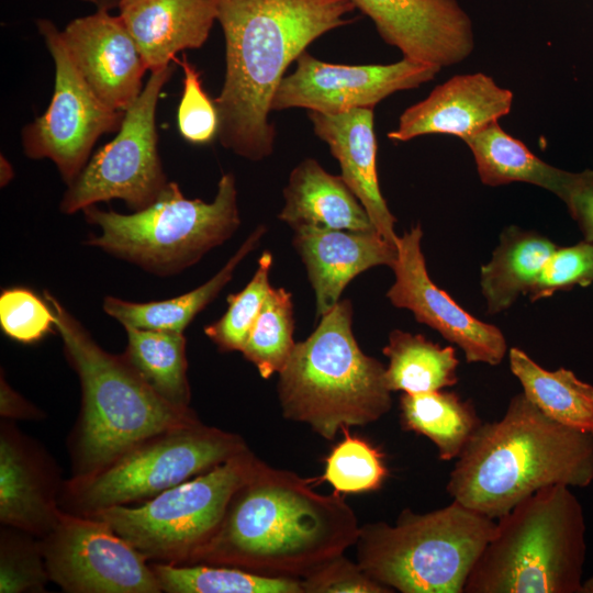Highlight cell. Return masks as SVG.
<instances>
[{
	"mask_svg": "<svg viewBox=\"0 0 593 593\" xmlns=\"http://www.w3.org/2000/svg\"><path fill=\"white\" fill-rule=\"evenodd\" d=\"M225 78L214 100L222 146L249 160L271 155V102L288 66L317 37L350 23V0H216Z\"/></svg>",
	"mask_w": 593,
	"mask_h": 593,
	"instance_id": "obj_1",
	"label": "cell"
},
{
	"mask_svg": "<svg viewBox=\"0 0 593 593\" xmlns=\"http://www.w3.org/2000/svg\"><path fill=\"white\" fill-rule=\"evenodd\" d=\"M359 536L349 507L294 474L259 465L191 561L298 573L322 569Z\"/></svg>",
	"mask_w": 593,
	"mask_h": 593,
	"instance_id": "obj_2",
	"label": "cell"
},
{
	"mask_svg": "<svg viewBox=\"0 0 593 593\" xmlns=\"http://www.w3.org/2000/svg\"><path fill=\"white\" fill-rule=\"evenodd\" d=\"M592 481L593 434L552 421L522 392L501 419L474 432L446 490L452 500L495 519L541 488H584Z\"/></svg>",
	"mask_w": 593,
	"mask_h": 593,
	"instance_id": "obj_3",
	"label": "cell"
},
{
	"mask_svg": "<svg viewBox=\"0 0 593 593\" xmlns=\"http://www.w3.org/2000/svg\"><path fill=\"white\" fill-rule=\"evenodd\" d=\"M44 296L81 385L74 477L102 469L153 436L199 422L189 406L176 405L155 391L123 355L102 349L51 292L44 291Z\"/></svg>",
	"mask_w": 593,
	"mask_h": 593,
	"instance_id": "obj_4",
	"label": "cell"
},
{
	"mask_svg": "<svg viewBox=\"0 0 593 593\" xmlns=\"http://www.w3.org/2000/svg\"><path fill=\"white\" fill-rule=\"evenodd\" d=\"M585 551L583 511L570 486L541 488L497 518L463 593H580Z\"/></svg>",
	"mask_w": 593,
	"mask_h": 593,
	"instance_id": "obj_5",
	"label": "cell"
},
{
	"mask_svg": "<svg viewBox=\"0 0 593 593\" xmlns=\"http://www.w3.org/2000/svg\"><path fill=\"white\" fill-rule=\"evenodd\" d=\"M351 325V303L342 300L295 344L279 372L283 415L309 424L326 439L339 428L378 421L392 404L385 368L360 349Z\"/></svg>",
	"mask_w": 593,
	"mask_h": 593,
	"instance_id": "obj_6",
	"label": "cell"
},
{
	"mask_svg": "<svg viewBox=\"0 0 593 593\" xmlns=\"http://www.w3.org/2000/svg\"><path fill=\"white\" fill-rule=\"evenodd\" d=\"M496 522L460 502L426 514L405 510L396 524L359 529V568L403 593H463Z\"/></svg>",
	"mask_w": 593,
	"mask_h": 593,
	"instance_id": "obj_7",
	"label": "cell"
},
{
	"mask_svg": "<svg viewBox=\"0 0 593 593\" xmlns=\"http://www.w3.org/2000/svg\"><path fill=\"white\" fill-rule=\"evenodd\" d=\"M99 227L88 245L132 262L157 276H171L198 262L238 228L237 189L233 174H223L214 200L188 199L169 181L148 208L132 214L104 211L96 204L82 210Z\"/></svg>",
	"mask_w": 593,
	"mask_h": 593,
	"instance_id": "obj_8",
	"label": "cell"
},
{
	"mask_svg": "<svg viewBox=\"0 0 593 593\" xmlns=\"http://www.w3.org/2000/svg\"><path fill=\"white\" fill-rule=\"evenodd\" d=\"M259 465L245 450L138 506H111L87 516L107 522L147 559L178 564L192 560L212 538L233 495Z\"/></svg>",
	"mask_w": 593,
	"mask_h": 593,
	"instance_id": "obj_9",
	"label": "cell"
},
{
	"mask_svg": "<svg viewBox=\"0 0 593 593\" xmlns=\"http://www.w3.org/2000/svg\"><path fill=\"white\" fill-rule=\"evenodd\" d=\"M247 450L234 434L200 422L153 436L65 488L74 514L147 501Z\"/></svg>",
	"mask_w": 593,
	"mask_h": 593,
	"instance_id": "obj_10",
	"label": "cell"
},
{
	"mask_svg": "<svg viewBox=\"0 0 593 593\" xmlns=\"http://www.w3.org/2000/svg\"><path fill=\"white\" fill-rule=\"evenodd\" d=\"M176 66L150 71L141 94L126 109L116 136L101 147L67 186L59 204L72 214L98 202L123 200L136 211L152 205L168 184L158 154L156 109Z\"/></svg>",
	"mask_w": 593,
	"mask_h": 593,
	"instance_id": "obj_11",
	"label": "cell"
},
{
	"mask_svg": "<svg viewBox=\"0 0 593 593\" xmlns=\"http://www.w3.org/2000/svg\"><path fill=\"white\" fill-rule=\"evenodd\" d=\"M36 24L54 60L55 85L46 111L22 128L21 143L29 158L51 159L68 186L87 165L98 138L119 131L125 112L96 96L52 21L41 19Z\"/></svg>",
	"mask_w": 593,
	"mask_h": 593,
	"instance_id": "obj_12",
	"label": "cell"
},
{
	"mask_svg": "<svg viewBox=\"0 0 593 593\" xmlns=\"http://www.w3.org/2000/svg\"><path fill=\"white\" fill-rule=\"evenodd\" d=\"M43 538L48 578L66 592H161L147 558L100 518L59 510Z\"/></svg>",
	"mask_w": 593,
	"mask_h": 593,
	"instance_id": "obj_13",
	"label": "cell"
},
{
	"mask_svg": "<svg viewBox=\"0 0 593 593\" xmlns=\"http://www.w3.org/2000/svg\"><path fill=\"white\" fill-rule=\"evenodd\" d=\"M295 70L282 78L271 111L302 108L338 114L373 109L387 97L417 88L439 72L440 67L403 57L387 65H343L316 59L304 51Z\"/></svg>",
	"mask_w": 593,
	"mask_h": 593,
	"instance_id": "obj_14",
	"label": "cell"
},
{
	"mask_svg": "<svg viewBox=\"0 0 593 593\" xmlns=\"http://www.w3.org/2000/svg\"><path fill=\"white\" fill-rule=\"evenodd\" d=\"M422 237L419 224L399 236L398 257L392 266L394 282L387 298L392 305L411 311L417 322L456 344L468 362L501 363L507 353L502 331L470 314L433 282L422 251Z\"/></svg>",
	"mask_w": 593,
	"mask_h": 593,
	"instance_id": "obj_15",
	"label": "cell"
},
{
	"mask_svg": "<svg viewBox=\"0 0 593 593\" xmlns=\"http://www.w3.org/2000/svg\"><path fill=\"white\" fill-rule=\"evenodd\" d=\"M403 57L443 67L474 49L473 25L457 0H350Z\"/></svg>",
	"mask_w": 593,
	"mask_h": 593,
	"instance_id": "obj_16",
	"label": "cell"
},
{
	"mask_svg": "<svg viewBox=\"0 0 593 593\" xmlns=\"http://www.w3.org/2000/svg\"><path fill=\"white\" fill-rule=\"evenodd\" d=\"M61 37L96 96L110 108L125 112L141 94L148 69L120 16L97 10L70 21Z\"/></svg>",
	"mask_w": 593,
	"mask_h": 593,
	"instance_id": "obj_17",
	"label": "cell"
},
{
	"mask_svg": "<svg viewBox=\"0 0 593 593\" xmlns=\"http://www.w3.org/2000/svg\"><path fill=\"white\" fill-rule=\"evenodd\" d=\"M512 103V91L491 76L457 75L407 108L388 137L406 142L427 134H447L465 141L508 114Z\"/></svg>",
	"mask_w": 593,
	"mask_h": 593,
	"instance_id": "obj_18",
	"label": "cell"
},
{
	"mask_svg": "<svg viewBox=\"0 0 593 593\" xmlns=\"http://www.w3.org/2000/svg\"><path fill=\"white\" fill-rule=\"evenodd\" d=\"M293 231L292 244L306 268L320 317L339 302L345 287L356 276L376 266L392 268L398 257V246L376 230L299 225Z\"/></svg>",
	"mask_w": 593,
	"mask_h": 593,
	"instance_id": "obj_19",
	"label": "cell"
},
{
	"mask_svg": "<svg viewBox=\"0 0 593 593\" xmlns=\"http://www.w3.org/2000/svg\"><path fill=\"white\" fill-rule=\"evenodd\" d=\"M314 134L338 160L342 177L367 211L376 231L398 246L395 217L381 194L377 171V138L373 109L338 114L309 111Z\"/></svg>",
	"mask_w": 593,
	"mask_h": 593,
	"instance_id": "obj_20",
	"label": "cell"
},
{
	"mask_svg": "<svg viewBox=\"0 0 593 593\" xmlns=\"http://www.w3.org/2000/svg\"><path fill=\"white\" fill-rule=\"evenodd\" d=\"M118 9L149 71L200 48L217 18L216 0H121Z\"/></svg>",
	"mask_w": 593,
	"mask_h": 593,
	"instance_id": "obj_21",
	"label": "cell"
},
{
	"mask_svg": "<svg viewBox=\"0 0 593 593\" xmlns=\"http://www.w3.org/2000/svg\"><path fill=\"white\" fill-rule=\"evenodd\" d=\"M463 142L472 153L480 180L490 187L530 183L553 193L567 205L578 191L593 184V169L572 172L557 168L506 133L499 122Z\"/></svg>",
	"mask_w": 593,
	"mask_h": 593,
	"instance_id": "obj_22",
	"label": "cell"
},
{
	"mask_svg": "<svg viewBox=\"0 0 593 593\" xmlns=\"http://www.w3.org/2000/svg\"><path fill=\"white\" fill-rule=\"evenodd\" d=\"M278 219L292 228L316 225L346 231L376 230L367 211L342 176L327 172L315 159L302 160L283 189Z\"/></svg>",
	"mask_w": 593,
	"mask_h": 593,
	"instance_id": "obj_23",
	"label": "cell"
},
{
	"mask_svg": "<svg viewBox=\"0 0 593 593\" xmlns=\"http://www.w3.org/2000/svg\"><path fill=\"white\" fill-rule=\"evenodd\" d=\"M59 510L40 460L13 430L0 437V519L25 533L46 536Z\"/></svg>",
	"mask_w": 593,
	"mask_h": 593,
	"instance_id": "obj_24",
	"label": "cell"
},
{
	"mask_svg": "<svg viewBox=\"0 0 593 593\" xmlns=\"http://www.w3.org/2000/svg\"><path fill=\"white\" fill-rule=\"evenodd\" d=\"M557 247L537 232L515 225L505 227L491 259L480 269V288L488 314L504 312L521 295H526Z\"/></svg>",
	"mask_w": 593,
	"mask_h": 593,
	"instance_id": "obj_25",
	"label": "cell"
},
{
	"mask_svg": "<svg viewBox=\"0 0 593 593\" xmlns=\"http://www.w3.org/2000/svg\"><path fill=\"white\" fill-rule=\"evenodd\" d=\"M265 233L264 225L256 227L215 276L190 292L168 300L145 303L107 296L103 310L123 326L182 333L193 317L231 281L236 267L257 247Z\"/></svg>",
	"mask_w": 593,
	"mask_h": 593,
	"instance_id": "obj_26",
	"label": "cell"
},
{
	"mask_svg": "<svg viewBox=\"0 0 593 593\" xmlns=\"http://www.w3.org/2000/svg\"><path fill=\"white\" fill-rule=\"evenodd\" d=\"M512 373L525 396L552 421L593 434V385L581 381L571 370H547L524 350H508Z\"/></svg>",
	"mask_w": 593,
	"mask_h": 593,
	"instance_id": "obj_27",
	"label": "cell"
},
{
	"mask_svg": "<svg viewBox=\"0 0 593 593\" xmlns=\"http://www.w3.org/2000/svg\"><path fill=\"white\" fill-rule=\"evenodd\" d=\"M400 411L403 428L432 440L438 458L446 461L458 458L482 424L471 402L441 390L403 393Z\"/></svg>",
	"mask_w": 593,
	"mask_h": 593,
	"instance_id": "obj_28",
	"label": "cell"
},
{
	"mask_svg": "<svg viewBox=\"0 0 593 593\" xmlns=\"http://www.w3.org/2000/svg\"><path fill=\"white\" fill-rule=\"evenodd\" d=\"M382 353L389 359L384 377L391 392L424 393L458 382L459 360L452 346L441 347L423 335L394 329Z\"/></svg>",
	"mask_w": 593,
	"mask_h": 593,
	"instance_id": "obj_29",
	"label": "cell"
},
{
	"mask_svg": "<svg viewBox=\"0 0 593 593\" xmlns=\"http://www.w3.org/2000/svg\"><path fill=\"white\" fill-rule=\"evenodd\" d=\"M127 346L123 357L161 396L189 406L186 338L181 332L125 325Z\"/></svg>",
	"mask_w": 593,
	"mask_h": 593,
	"instance_id": "obj_30",
	"label": "cell"
},
{
	"mask_svg": "<svg viewBox=\"0 0 593 593\" xmlns=\"http://www.w3.org/2000/svg\"><path fill=\"white\" fill-rule=\"evenodd\" d=\"M163 592L168 593H299L301 582L268 577L238 568L212 566L150 564Z\"/></svg>",
	"mask_w": 593,
	"mask_h": 593,
	"instance_id": "obj_31",
	"label": "cell"
},
{
	"mask_svg": "<svg viewBox=\"0 0 593 593\" xmlns=\"http://www.w3.org/2000/svg\"><path fill=\"white\" fill-rule=\"evenodd\" d=\"M294 317L290 292L271 287L242 349L264 379L280 372L295 346Z\"/></svg>",
	"mask_w": 593,
	"mask_h": 593,
	"instance_id": "obj_32",
	"label": "cell"
},
{
	"mask_svg": "<svg viewBox=\"0 0 593 593\" xmlns=\"http://www.w3.org/2000/svg\"><path fill=\"white\" fill-rule=\"evenodd\" d=\"M272 255L264 251L257 269L245 288L227 298L228 307L216 322L205 326V335L224 351H242L271 288L269 275Z\"/></svg>",
	"mask_w": 593,
	"mask_h": 593,
	"instance_id": "obj_33",
	"label": "cell"
},
{
	"mask_svg": "<svg viewBox=\"0 0 593 593\" xmlns=\"http://www.w3.org/2000/svg\"><path fill=\"white\" fill-rule=\"evenodd\" d=\"M387 473L380 452L345 430L344 440L326 460L323 480L336 492L361 493L379 489Z\"/></svg>",
	"mask_w": 593,
	"mask_h": 593,
	"instance_id": "obj_34",
	"label": "cell"
},
{
	"mask_svg": "<svg viewBox=\"0 0 593 593\" xmlns=\"http://www.w3.org/2000/svg\"><path fill=\"white\" fill-rule=\"evenodd\" d=\"M593 284V243L557 247L545 261L527 295L532 302L575 286Z\"/></svg>",
	"mask_w": 593,
	"mask_h": 593,
	"instance_id": "obj_35",
	"label": "cell"
},
{
	"mask_svg": "<svg viewBox=\"0 0 593 593\" xmlns=\"http://www.w3.org/2000/svg\"><path fill=\"white\" fill-rule=\"evenodd\" d=\"M183 70V92L177 111V124L181 136L189 143H210L219 132V115L214 103L202 88L200 71L186 54L175 60Z\"/></svg>",
	"mask_w": 593,
	"mask_h": 593,
	"instance_id": "obj_36",
	"label": "cell"
},
{
	"mask_svg": "<svg viewBox=\"0 0 593 593\" xmlns=\"http://www.w3.org/2000/svg\"><path fill=\"white\" fill-rule=\"evenodd\" d=\"M0 325L10 338L31 344L53 332L55 315L32 290L15 287L0 295Z\"/></svg>",
	"mask_w": 593,
	"mask_h": 593,
	"instance_id": "obj_37",
	"label": "cell"
},
{
	"mask_svg": "<svg viewBox=\"0 0 593 593\" xmlns=\"http://www.w3.org/2000/svg\"><path fill=\"white\" fill-rule=\"evenodd\" d=\"M13 536L1 538L0 592L41 591L49 578L40 544Z\"/></svg>",
	"mask_w": 593,
	"mask_h": 593,
	"instance_id": "obj_38",
	"label": "cell"
},
{
	"mask_svg": "<svg viewBox=\"0 0 593 593\" xmlns=\"http://www.w3.org/2000/svg\"><path fill=\"white\" fill-rule=\"evenodd\" d=\"M305 591L332 593H384L391 592L387 586L376 582L360 568L355 570L350 564L343 563L338 558L317 570L303 583Z\"/></svg>",
	"mask_w": 593,
	"mask_h": 593,
	"instance_id": "obj_39",
	"label": "cell"
},
{
	"mask_svg": "<svg viewBox=\"0 0 593 593\" xmlns=\"http://www.w3.org/2000/svg\"><path fill=\"white\" fill-rule=\"evenodd\" d=\"M566 206L578 223L584 240L593 243V184L578 191Z\"/></svg>",
	"mask_w": 593,
	"mask_h": 593,
	"instance_id": "obj_40",
	"label": "cell"
},
{
	"mask_svg": "<svg viewBox=\"0 0 593 593\" xmlns=\"http://www.w3.org/2000/svg\"><path fill=\"white\" fill-rule=\"evenodd\" d=\"M0 412L2 416L14 418L38 417V411L18 394L1 377Z\"/></svg>",
	"mask_w": 593,
	"mask_h": 593,
	"instance_id": "obj_41",
	"label": "cell"
},
{
	"mask_svg": "<svg viewBox=\"0 0 593 593\" xmlns=\"http://www.w3.org/2000/svg\"><path fill=\"white\" fill-rule=\"evenodd\" d=\"M0 161H1V187L3 186H7L11 179L13 178L14 176V172H13V168L11 166V164L9 163V160L3 157V155H1L0 157Z\"/></svg>",
	"mask_w": 593,
	"mask_h": 593,
	"instance_id": "obj_42",
	"label": "cell"
},
{
	"mask_svg": "<svg viewBox=\"0 0 593 593\" xmlns=\"http://www.w3.org/2000/svg\"><path fill=\"white\" fill-rule=\"evenodd\" d=\"M92 3L97 7V10H108L118 8L121 0H81Z\"/></svg>",
	"mask_w": 593,
	"mask_h": 593,
	"instance_id": "obj_43",
	"label": "cell"
},
{
	"mask_svg": "<svg viewBox=\"0 0 593 593\" xmlns=\"http://www.w3.org/2000/svg\"><path fill=\"white\" fill-rule=\"evenodd\" d=\"M580 593H593V577L585 582H582Z\"/></svg>",
	"mask_w": 593,
	"mask_h": 593,
	"instance_id": "obj_44",
	"label": "cell"
}]
</instances>
